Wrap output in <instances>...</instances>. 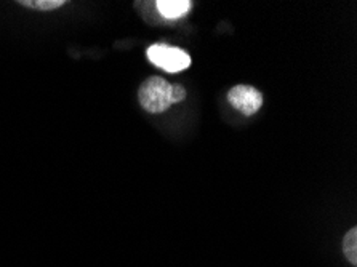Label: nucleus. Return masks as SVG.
Masks as SVG:
<instances>
[{"label":"nucleus","instance_id":"1","mask_svg":"<svg viewBox=\"0 0 357 267\" xmlns=\"http://www.w3.org/2000/svg\"><path fill=\"white\" fill-rule=\"evenodd\" d=\"M139 105L151 114L165 112L173 102V85L162 77L146 79L138 90Z\"/></svg>","mask_w":357,"mask_h":267},{"label":"nucleus","instance_id":"2","mask_svg":"<svg viewBox=\"0 0 357 267\" xmlns=\"http://www.w3.org/2000/svg\"><path fill=\"white\" fill-rule=\"evenodd\" d=\"M148 59L165 73H181L191 66V56L181 48L154 43L148 48Z\"/></svg>","mask_w":357,"mask_h":267},{"label":"nucleus","instance_id":"3","mask_svg":"<svg viewBox=\"0 0 357 267\" xmlns=\"http://www.w3.org/2000/svg\"><path fill=\"white\" fill-rule=\"evenodd\" d=\"M229 105L243 116L250 117L259 111L263 105V95L250 85H236L228 93Z\"/></svg>","mask_w":357,"mask_h":267},{"label":"nucleus","instance_id":"4","mask_svg":"<svg viewBox=\"0 0 357 267\" xmlns=\"http://www.w3.org/2000/svg\"><path fill=\"white\" fill-rule=\"evenodd\" d=\"M191 5L189 0H159L155 2V8L165 20H178L191 10Z\"/></svg>","mask_w":357,"mask_h":267},{"label":"nucleus","instance_id":"5","mask_svg":"<svg viewBox=\"0 0 357 267\" xmlns=\"http://www.w3.org/2000/svg\"><path fill=\"white\" fill-rule=\"evenodd\" d=\"M343 252L349 263L356 266L357 264V229L356 227L351 229V231L344 236Z\"/></svg>","mask_w":357,"mask_h":267},{"label":"nucleus","instance_id":"6","mask_svg":"<svg viewBox=\"0 0 357 267\" xmlns=\"http://www.w3.org/2000/svg\"><path fill=\"white\" fill-rule=\"evenodd\" d=\"M20 5L36 10H53L64 5L63 0H21Z\"/></svg>","mask_w":357,"mask_h":267},{"label":"nucleus","instance_id":"7","mask_svg":"<svg viewBox=\"0 0 357 267\" xmlns=\"http://www.w3.org/2000/svg\"><path fill=\"white\" fill-rule=\"evenodd\" d=\"M186 98V90L183 85H173V102H181Z\"/></svg>","mask_w":357,"mask_h":267}]
</instances>
